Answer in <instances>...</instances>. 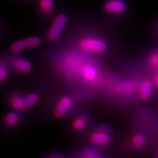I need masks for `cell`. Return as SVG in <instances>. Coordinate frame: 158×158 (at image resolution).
<instances>
[{
	"instance_id": "6da1fadb",
	"label": "cell",
	"mask_w": 158,
	"mask_h": 158,
	"mask_svg": "<svg viewBox=\"0 0 158 158\" xmlns=\"http://www.w3.org/2000/svg\"><path fill=\"white\" fill-rule=\"evenodd\" d=\"M67 23H68V16L64 13H60L55 18L47 32L46 38L49 42H55L59 38L66 27Z\"/></svg>"
},
{
	"instance_id": "7a4b0ae2",
	"label": "cell",
	"mask_w": 158,
	"mask_h": 158,
	"mask_svg": "<svg viewBox=\"0 0 158 158\" xmlns=\"http://www.w3.org/2000/svg\"><path fill=\"white\" fill-rule=\"evenodd\" d=\"M78 45L81 50L90 53H102L107 49L106 43L94 37H84L79 41Z\"/></svg>"
},
{
	"instance_id": "3957f363",
	"label": "cell",
	"mask_w": 158,
	"mask_h": 158,
	"mask_svg": "<svg viewBox=\"0 0 158 158\" xmlns=\"http://www.w3.org/2000/svg\"><path fill=\"white\" fill-rule=\"evenodd\" d=\"M127 3L124 0H106L103 9L110 14H122L127 10Z\"/></svg>"
},
{
	"instance_id": "277c9868",
	"label": "cell",
	"mask_w": 158,
	"mask_h": 158,
	"mask_svg": "<svg viewBox=\"0 0 158 158\" xmlns=\"http://www.w3.org/2000/svg\"><path fill=\"white\" fill-rule=\"evenodd\" d=\"M72 106V99L69 96H64L59 100L54 110V116L56 118H62Z\"/></svg>"
},
{
	"instance_id": "5b68a950",
	"label": "cell",
	"mask_w": 158,
	"mask_h": 158,
	"mask_svg": "<svg viewBox=\"0 0 158 158\" xmlns=\"http://www.w3.org/2000/svg\"><path fill=\"white\" fill-rule=\"evenodd\" d=\"M90 142L95 146L104 147L107 146L110 142V136L107 132L103 130H98L91 134Z\"/></svg>"
},
{
	"instance_id": "8992f818",
	"label": "cell",
	"mask_w": 158,
	"mask_h": 158,
	"mask_svg": "<svg viewBox=\"0 0 158 158\" xmlns=\"http://www.w3.org/2000/svg\"><path fill=\"white\" fill-rule=\"evenodd\" d=\"M10 63L13 68L21 73H29L32 69L31 62L23 58L15 57L11 59Z\"/></svg>"
},
{
	"instance_id": "52a82bcc",
	"label": "cell",
	"mask_w": 158,
	"mask_h": 158,
	"mask_svg": "<svg viewBox=\"0 0 158 158\" xmlns=\"http://www.w3.org/2000/svg\"><path fill=\"white\" fill-rule=\"evenodd\" d=\"M153 85L151 81L145 80L141 83L140 86L139 97L143 101L149 100L152 93Z\"/></svg>"
},
{
	"instance_id": "ba28073f",
	"label": "cell",
	"mask_w": 158,
	"mask_h": 158,
	"mask_svg": "<svg viewBox=\"0 0 158 158\" xmlns=\"http://www.w3.org/2000/svg\"><path fill=\"white\" fill-rule=\"evenodd\" d=\"M81 74L85 80L88 81H93L98 78V70L92 65H84L81 68Z\"/></svg>"
},
{
	"instance_id": "9c48e42d",
	"label": "cell",
	"mask_w": 158,
	"mask_h": 158,
	"mask_svg": "<svg viewBox=\"0 0 158 158\" xmlns=\"http://www.w3.org/2000/svg\"><path fill=\"white\" fill-rule=\"evenodd\" d=\"M39 7L43 14L50 15L54 9V0H40Z\"/></svg>"
},
{
	"instance_id": "30bf717a",
	"label": "cell",
	"mask_w": 158,
	"mask_h": 158,
	"mask_svg": "<svg viewBox=\"0 0 158 158\" xmlns=\"http://www.w3.org/2000/svg\"><path fill=\"white\" fill-rule=\"evenodd\" d=\"M10 102L11 107L15 110H22L24 109L23 97L19 94H12L10 99Z\"/></svg>"
},
{
	"instance_id": "8fae6325",
	"label": "cell",
	"mask_w": 158,
	"mask_h": 158,
	"mask_svg": "<svg viewBox=\"0 0 158 158\" xmlns=\"http://www.w3.org/2000/svg\"><path fill=\"white\" fill-rule=\"evenodd\" d=\"M40 100V97L36 93H30L27 95L23 97V106H24V109H27L32 107L35 104L38 102Z\"/></svg>"
},
{
	"instance_id": "7c38bea8",
	"label": "cell",
	"mask_w": 158,
	"mask_h": 158,
	"mask_svg": "<svg viewBox=\"0 0 158 158\" xmlns=\"http://www.w3.org/2000/svg\"><path fill=\"white\" fill-rule=\"evenodd\" d=\"M5 122L6 125L13 127L16 126L19 122V116L15 112H9L5 116Z\"/></svg>"
},
{
	"instance_id": "4fadbf2b",
	"label": "cell",
	"mask_w": 158,
	"mask_h": 158,
	"mask_svg": "<svg viewBox=\"0 0 158 158\" xmlns=\"http://www.w3.org/2000/svg\"><path fill=\"white\" fill-rule=\"evenodd\" d=\"M81 157H86V158H98L102 157L103 155L100 153V152L96 148L94 147H88L83 152L82 155Z\"/></svg>"
},
{
	"instance_id": "5bb4252c",
	"label": "cell",
	"mask_w": 158,
	"mask_h": 158,
	"mask_svg": "<svg viewBox=\"0 0 158 158\" xmlns=\"http://www.w3.org/2000/svg\"><path fill=\"white\" fill-rule=\"evenodd\" d=\"M25 43L26 48H36L41 44V40L39 37L32 36L29 37L23 40Z\"/></svg>"
},
{
	"instance_id": "9a60e30c",
	"label": "cell",
	"mask_w": 158,
	"mask_h": 158,
	"mask_svg": "<svg viewBox=\"0 0 158 158\" xmlns=\"http://www.w3.org/2000/svg\"><path fill=\"white\" fill-rule=\"evenodd\" d=\"M86 125V119L84 117L80 116V117H77L73 121L72 127L75 130L77 131H80L84 129V127Z\"/></svg>"
},
{
	"instance_id": "2e32d148",
	"label": "cell",
	"mask_w": 158,
	"mask_h": 158,
	"mask_svg": "<svg viewBox=\"0 0 158 158\" xmlns=\"http://www.w3.org/2000/svg\"><path fill=\"white\" fill-rule=\"evenodd\" d=\"M146 138L145 136L142 134H136L132 138V143H133V146L136 148H140L143 147L146 143Z\"/></svg>"
},
{
	"instance_id": "e0dca14e",
	"label": "cell",
	"mask_w": 158,
	"mask_h": 158,
	"mask_svg": "<svg viewBox=\"0 0 158 158\" xmlns=\"http://www.w3.org/2000/svg\"><path fill=\"white\" fill-rule=\"evenodd\" d=\"M10 49L11 52L15 53V54L24 50L26 49V46L23 40H19L15 41L10 45Z\"/></svg>"
},
{
	"instance_id": "ac0fdd59",
	"label": "cell",
	"mask_w": 158,
	"mask_h": 158,
	"mask_svg": "<svg viewBox=\"0 0 158 158\" xmlns=\"http://www.w3.org/2000/svg\"><path fill=\"white\" fill-rule=\"evenodd\" d=\"M8 77V71L6 68V65L3 62H0V82H4L7 80Z\"/></svg>"
},
{
	"instance_id": "d6986e66",
	"label": "cell",
	"mask_w": 158,
	"mask_h": 158,
	"mask_svg": "<svg viewBox=\"0 0 158 158\" xmlns=\"http://www.w3.org/2000/svg\"><path fill=\"white\" fill-rule=\"evenodd\" d=\"M149 63L153 67H158V51L153 52L149 56Z\"/></svg>"
},
{
	"instance_id": "ffe728a7",
	"label": "cell",
	"mask_w": 158,
	"mask_h": 158,
	"mask_svg": "<svg viewBox=\"0 0 158 158\" xmlns=\"http://www.w3.org/2000/svg\"><path fill=\"white\" fill-rule=\"evenodd\" d=\"M155 85H156V86H157V87H158V73L155 76Z\"/></svg>"
}]
</instances>
